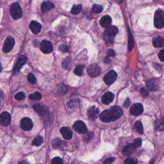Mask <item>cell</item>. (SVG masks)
Segmentation results:
<instances>
[{
  "label": "cell",
  "mask_w": 164,
  "mask_h": 164,
  "mask_svg": "<svg viewBox=\"0 0 164 164\" xmlns=\"http://www.w3.org/2000/svg\"><path fill=\"white\" fill-rule=\"evenodd\" d=\"M123 110L117 106H114L110 109L103 111L100 114V119L104 123H110L119 119L123 116Z\"/></svg>",
  "instance_id": "1"
},
{
  "label": "cell",
  "mask_w": 164,
  "mask_h": 164,
  "mask_svg": "<svg viewBox=\"0 0 164 164\" xmlns=\"http://www.w3.org/2000/svg\"><path fill=\"white\" fill-rule=\"evenodd\" d=\"M154 25L158 29L164 27V12L161 9H158L155 12L154 17Z\"/></svg>",
  "instance_id": "2"
},
{
  "label": "cell",
  "mask_w": 164,
  "mask_h": 164,
  "mask_svg": "<svg viewBox=\"0 0 164 164\" xmlns=\"http://www.w3.org/2000/svg\"><path fill=\"white\" fill-rule=\"evenodd\" d=\"M10 12L12 18L15 20L20 19L22 16V11L20 5L18 3H12L10 8Z\"/></svg>",
  "instance_id": "3"
},
{
  "label": "cell",
  "mask_w": 164,
  "mask_h": 164,
  "mask_svg": "<svg viewBox=\"0 0 164 164\" xmlns=\"http://www.w3.org/2000/svg\"><path fill=\"white\" fill-rule=\"evenodd\" d=\"M15 45V40L14 37L8 36L5 40L3 46V51L4 53H8L12 50Z\"/></svg>",
  "instance_id": "4"
},
{
  "label": "cell",
  "mask_w": 164,
  "mask_h": 164,
  "mask_svg": "<svg viewBox=\"0 0 164 164\" xmlns=\"http://www.w3.org/2000/svg\"><path fill=\"white\" fill-rule=\"evenodd\" d=\"M87 73L92 78L97 77L101 74V68L97 64H92L88 67Z\"/></svg>",
  "instance_id": "5"
},
{
  "label": "cell",
  "mask_w": 164,
  "mask_h": 164,
  "mask_svg": "<svg viewBox=\"0 0 164 164\" xmlns=\"http://www.w3.org/2000/svg\"><path fill=\"white\" fill-rule=\"evenodd\" d=\"M40 49L42 53L45 54L51 53L53 50V46L50 41L44 40L41 42L40 45Z\"/></svg>",
  "instance_id": "6"
},
{
  "label": "cell",
  "mask_w": 164,
  "mask_h": 164,
  "mask_svg": "<svg viewBox=\"0 0 164 164\" xmlns=\"http://www.w3.org/2000/svg\"><path fill=\"white\" fill-rule=\"evenodd\" d=\"M117 74L114 70L110 71L104 77V81L107 85H110L116 80Z\"/></svg>",
  "instance_id": "7"
},
{
  "label": "cell",
  "mask_w": 164,
  "mask_h": 164,
  "mask_svg": "<svg viewBox=\"0 0 164 164\" xmlns=\"http://www.w3.org/2000/svg\"><path fill=\"white\" fill-rule=\"evenodd\" d=\"M73 128L76 132L84 134L87 132V128L85 124L81 121H77L73 124Z\"/></svg>",
  "instance_id": "8"
},
{
  "label": "cell",
  "mask_w": 164,
  "mask_h": 164,
  "mask_svg": "<svg viewBox=\"0 0 164 164\" xmlns=\"http://www.w3.org/2000/svg\"><path fill=\"white\" fill-rule=\"evenodd\" d=\"M144 111V108L142 104L140 103H135L133 104L131 107L130 109V114L134 116H139L142 114Z\"/></svg>",
  "instance_id": "9"
},
{
  "label": "cell",
  "mask_w": 164,
  "mask_h": 164,
  "mask_svg": "<svg viewBox=\"0 0 164 164\" xmlns=\"http://www.w3.org/2000/svg\"><path fill=\"white\" fill-rule=\"evenodd\" d=\"M100 111L96 107L93 106L90 107L87 111V116L88 119L90 121H95L99 116Z\"/></svg>",
  "instance_id": "10"
},
{
  "label": "cell",
  "mask_w": 164,
  "mask_h": 164,
  "mask_svg": "<svg viewBox=\"0 0 164 164\" xmlns=\"http://www.w3.org/2000/svg\"><path fill=\"white\" fill-rule=\"evenodd\" d=\"M20 126L22 130L24 131H30L32 129L34 124H33L32 121L29 118L25 117L21 119Z\"/></svg>",
  "instance_id": "11"
},
{
  "label": "cell",
  "mask_w": 164,
  "mask_h": 164,
  "mask_svg": "<svg viewBox=\"0 0 164 164\" xmlns=\"http://www.w3.org/2000/svg\"><path fill=\"white\" fill-rule=\"evenodd\" d=\"M11 122V116L7 111H4V112L0 114V124L4 126H8Z\"/></svg>",
  "instance_id": "12"
},
{
  "label": "cell",
  "mask_w": 164,
  "mask_h": 164,
  "mask_svg": "<svg viewBox=\"0 0 164 164\" xmlns=\"http://www.w3.org/2000/svg\"><path fill=\"white\" fill-rule=\"evenodd\" d=\"M119 30L116 27L114 26H110L108 28H107L105 32H104V37L108 38H114Z\"/></svg>",
  "instance_id": "13"
},
{
  "label": "cell",
  "mask_w": 164,
  "mask_h": 164,
  "mask_svg": "<svg viewBox=\"0 0 164 164\" xmlns=\"http://www.w3.org/2000/svg\"><path fill=\"white\" fill-rule=\"evenodd\" d=\"M27 58L25 56H21V57H19L17 63L15 64V66L14 67V73H18L19 71L21 70L22 67L27 63Z\"/></svg>",
  "instance_id": "14"
},
{
  "label": "cell",
  "mask_w": 164,
  "mask_h": 164,
  "mask_svg": "<svg viewBox=\"0 0 164 164\" xmlns=\"http://www.w3.org/2000/svg\"><path fill=\"white\" fill-rule=\"evenodd\" d=\"M146 85L151 91H156L159 89V82L156 79H150L146 82Z\"/></svg>",
  "instance_id": "15"
},
{
  "label": "cell",
  "mask_w": 164,
  "mask_h": 164,
  "mask_svg": "<svg viewBox=\"0 0 164 164\" xmlns=\"http://www.w3.org/2000/svg\"><path fill=\"white\" fill-rule=\"evenodd\" d=\"M114 94L111 92H107L101 97V101L104 104H109L114 100Z\"/></svg>",
  "instance_id": "16"
},
{
  "label": "cell",
  "mask_w": 164,
  "mask_h": 164,
  "mask_svg": "<svg viewBox=\"0 0 164 164\" xmlns=\"http://www.w3.org/2000/svg\"><path fill=\"white\" fill-rule=\"evenodd\" d=\"M33 108H34V110L35 111H37V112L41 116H44L45 115H46L48 112L47 107L44 106L43 104H35Z\"/></svg>",
  "instance_id": "17"
},
{
  "label": "cell",
  "mask_w": 164,
  "mask_h": 164,
  "mask_svg": "<svg viewBox=\"0 0 164 164\" xmlns=\"http://www.w3.org/2000/svg\"><path fill=\"white\" fill-rule=\"evenodd\" d=\"M29 28H30L33 34H38L39 33H40L41 30L42 26L40 23H39L38 22L35 21H32L30 22V24H29Z\"/></svg>",
  "instance_id": "18"
},
{
  "label": "cell",
  "mask_w": 164,
  "mask_h": 164,
  "mask_svg": "<svg viewBox=\"0 0 164 164\" xmlns=\"http://www.w3.org/2000/svg\"><path fill=\"white\" fill-rule=\"evenodd\" d=\"M60 133L64 139L66 140H70L73 137V133L71 129L67 127H63L60 129Z\"/></svg>",
  "instance_id": "19"
},
{
  "label": "cell",
  "mask_w": 164,
  "mask_h": 164,
  "mask_svg": "<svg viewBox=\"0 0 164 164\" xmlns=\"http://www.w3.org/2000/svg\"><path fill=\"white\" fill-rule=\"evenodd\" d=\"M111 23V18L109 15H104L100 19V25L103 28H108Z\"/></svg>",
  "instance_id": "20"
},
{
  "label": "cell",
  "mask_w": 164,
  "mask_h": 164,
  "mask_svg": "<svg viewBox=\"0 0 164 164\" xmlns=\"http://www.w3.org/2000/svg\"><path fill=\"white\" fill-rule=\"evenodd\" d=\"M54 8V4L51 1H44L41 5L42 12H48Z\"/></svg>",
  "instance_id": "21"
},
{
  "label": "cell",
  "mask_w": 164,
  "mask_h": 164,
  "mask_svg": "<svg viewBox=\"0 0 164 164\" xmlns=\"http://www.w3.org/2000/svg\"><path fill=\"white\" fill-rule=\"evenodd\" d=\"M135 147L133 144H130L124 147L123 151V154L124 156H130L135 151Z\"/></svg>",
  "instance_id": "22"
},
{
  "label": "cell",
  "mask_w": 164,
  "mask_h": 164,
  "mask_svg": "<svg viewBox=\"0 0 164 164\" xmlns=\"http://www.w3.org/2000/svg\"><path fill=\"white\" fill-rule=\"evenodd\" d=\"M153 46L156 48H162L164 46V39L161 37H157L153 39Z\"/></svg>",
  "instance_id": "23"
},
{
  "label": "cell",
  "mask_w": 164,
  "mask_h": 164,
  "mask_svg": "<svg viewBox=\"0 0 164 164\" xmlns=\"http://www.w3.org/2000/svg\"><path fill=\"white\" fill-rule=\"evenodd\" d=\"M155 128L156 130L158 131H163L164 130V119L163 118H161L158 120H157L155 124Z\"/></svg>",
  "instance_id": "24"
},
{
  "label": "cell",
  "mask_w": 164,
  "mask_h": 164,
  "mask_svg": "<svg viewBox=\"0 0 164 164\" xmlns=\"http://www.w3.org/2000/svg\"><path fill=\"white\" fill-rule=\"evenodd\" d=\"M65 144L66 143L59 139H55L53 141V146L55 148H60V147H64Z\"/></svg>",
  "instance_id": "25"
},
{
  "label": "cell",
  "mask_w": 164,
  "mask_h": 164,
  "mask_svg": "<svg viewBox=\"0 0 164 164\" xmlns=\"http://www.w3.org/2000/svg\"><path fill=\"white\" fill-rule=\"evenodd\" d=\"M133 37L132 35V32L130 29H128V50L131 51L133 49Z\"/></svg>",
  "instance_id": "26"
},
{
  "label": "cell",
  "mask_w": 164,
  "mask_h": 164,
  "mask_svg": "<svg viewBox=\"0 0 164 164\" xmlns=\"http://www.w3.org/2000/svg\"><path fill=\"white\" fill-rule=\"evenodd\" d=\"M29 98L32 100L39 101L42 99V94L39 92H35L34 94L29 95Z\"/></svg>",
  "instance_id": "27"
},
{
  "label": "cell",
  "mask_w": 164,
  "mask_h": 164,
  "mask_svg": "<svg viewBox=\"0 0 164 164\" xmlns=\"http://www.w3.org/2000/svg\"><path fill=\"white\" fill-rule=\"evenodd\" d=\"M135 129L137 131V133L139 134H143L144 133V129L142 123L140 121H137L135 124Z\"/></svg>",
  "instance_id": "28"
},
{
  "label": "cell",
  "mask_w": 164,
  "mask_h": 164,
  "mask_svg": "<svg viewBox=\"0 0 164 164\" xmlns=\"http://www.w3.org/2000/svg\"><path fill=\"white\" fill-rule=\"evenodd\" d=\"M84 69V65H78L77 67H76L74 71V74L77 75V76H81L83 75V71Z\"/></svg>",
  "instance_id": "29"
},
{
  "label": "cell",
  "mask_w": 164,
  "mask_h": 164,
  "mask_svg": "<svg viewBox=\"0 0 164 164\" xmlns=\"http://www.w3.org/2000/svg\"><path fill=\"white\" fill-rule=\"evenodd\" d=\"M43 142V138L41 136H37L35 137L32 142V144L35 146H39Z\"/></svg>",
  "instance_id": "30"
},
{
  "label": "cell",
  "mask_w": 164,
  "mask_h": 164,
  "mask_svg": "<svg viewBox=\"0 0 164 164\" xmlns=\"http://www.w3.org/2000/svg\"><path fill=\"white\" fill-rule=\"evenodd\" d=\"M81 11V5H75L71 8V13L75 15L80 14Z\"/></svg>",
  "instance_id": "31"
},
{
  "label": "cell",
  "mask_w": 164,
  "mask_h": 164,
  "mask_svg": "<svg viewBox=\"0 0 164 164\" xmlns=\"http://www.w3.org/2000/svg\"><path fill=\"white\" fill-rule=\"evenodd\" d=\"M103 8L101 5H94L93 6V12L95 14H100L103 11Z\"/></svg>",
  "instance_id": "32"
},
{
  "label": "cell",
  "mask_w": 164,
  "mask_h": 164,
  "mask_svg": "<svg viewBox=\"0 0 164 164\" xmlns=\"http://www.w3.org/2000/svg\"><path fill=\"white\" fill-rule=\"evenodd\" d=\"M27 79H28V81L30 83H32V84L35 83V82H36V78H35L34 75L32 73H29V74H28Z\"/></svg>",
  "instance_id": "33"
},
{
  "label": "cell",
  "mask_w": 164,
  "mask_h": 164,
  "mask_svg": "<svg viewBox=\"0 0 164 164\" xmlns=\"http://www.w3.org/2000/svg\"><path fill=\"white\" fill-rule=\"evenodd\" d=\"M25 97H26V95L25 94V93H21H21H18V94H16L15 96V100L18 101H21V100H24Z\"/></svg>",
  "instance_id": "34"
},
{
  "label": "cell",
  "mask_w": 164,
  "mask_h": 164,
  "mask_svg": "<svg viewBox=\"0 0 164 164\" xmlns=\"http://www.w3.org/2000/svg\"><path fill=\"white\" fill-rule=\"evenodd\" d=\"M51 164H63V160L60 157H55L51 160Z\"/></svg>",
  "instance_id": "35"
},
{
  "label": "cell",
  "mask_w": 164,
  "mask_h": 164,
  "mask_svg": "<svg viewBox=\"0 0 164 164\" xmlns=\"http://www.w3.org/2000/svg\"><path fill=\"white\" fill-rule=\"evenodd\" d=\"M142 140L140 138H137L135 140H134V142H133V145L135 147H139L142 145Z\"/></svg>",
  "instance_id": "36"
},
{
  "label": "cell",
  "mask_w": 164,
  "mask_h": 164,
  "mask_svg": "<svg viewBox=\"0 0 164 164\" xmlns=\"http://www.w3.org/2000/svg\"><path fill=\"white\" fill-rule=\"evenodd\" d=\"M124 163L125 164H138V162L135 159L128 158L126 159L125 161H124Z\"/></svg>",
  "instance_id": "37"
},
{
  "label": "cell",
  "mask_w": 164,
  "mask_h": 164,
  "mask_svg": "<svg viewBox=\"0 0 164 164\" xmlns=\"http://www.w3.org/2000/svg\"><path fill=\"white\" fill-rule=\"evenodd\" d=\"M59 50H60L61 51L64 52V53H65V52H67L69 51V47L66 45L62 44L59 46Z\"/></svg>",
  "instance_id": "38"
},
{
  "label": "cell",
  "mask_w": 164,
  "mask_h": 164,
  "mask_svg": "<svg viewBox=\"0 0 164 164\" xmlns=\"http://www.w3.org/2000/svg\"><path fill=\"white\" fill-rule=\"evenodd\" d=\"M67 89L66 87L64 86V85H62L61 87H60L58 88V93H60V94H65L67 92Z\"/></svg>",
  "instance_id": "39"
},
{
  "label": "cell",
  "mask_w": 164,
  "mask_h": 164,
  "mask_svg": "<svg viewBox=\"0 0 164 164\" xmlns=\"http://www.w3.org/2000/svg\"><path fill=\"white\" fill-rule=\"evenodd\" d=\"M116 56V53L113 50H109L107 52V57H114Z\"/></svg>",
  "instance_id": "40"
},
{
  "label": "cell",
  "mask_w": 164,
  "mask_h": 164,
  "mask_svg": "<svg viewBox=\"0 0 164 164\" xmlns=\"http://www.w3.org/2000/svg\"><path fill=\"white\" fill-rule=\"evenodd\" d=\"M115 160V158H109L105 160L103 162V164H111Z\"/></svg>",
  "instance_id": "41"
},
{
  "label": "cell",
  "mask_w": 164,
  "mask_h": 164,
  "mask_svg": "<svg viewBox=\"0 0 164 164\" xmlns=\"http://www.w3.org/2000/svg\"><path fill=\"white\" fill-rule=\"evenodd\" d=\"M158 58L161 61H164V50H162L159 52Z\"/></svg>",
  "instance_id": "42"
},
{
  "label": "cell",
  "mask_w": 164,
  "mask_h": 164,
  "mask_svg": "<svg viewBox=\"0 0 164 164\" xmlns=\"http://www.w3.org/2000/svg\"><path fill=\"white\" fill-rule=\"evenodd\" d=\"M140 93L142 94V95L144 97H147L149 95V93H147V91L146 89H144V88H142L140 89Z\"/></svg>",
  "instance_id": "43"
},
{
  "label": "cell",
  "mask_w": 164,
  "mask_h": 164,
  "mask_svg": "<svg viewBox=\"0 0 164 164\" xmlns=\"http://www.w3.org/2000/svg\"><path fill=\"white\" fill-rule=\"evenodd\" d=\"M130 104H131V101H130V100L129 99V98H127V99L126 100V101H124V103L123 106H124V107H125V108H128V107H130Z\"/></svg>",
  "instance_id": "44"
},
{
  "label": "cell",
  "mask_w": 164,
  "mask_h": 164,
  "mask_svg": "<svg viewBox=\"0 0 164 164\" xmlns=\"http://www.w3.org/2000/svg\"><path fill=\"white\" fill-rule=\"evenodd\" d=\"M155 69L158 72V73H160V72L162 71V68L161 67V65H160L158 64H155Z\"/></svg>",
  "instance_id": "45"
},
{
  "label": "cell",
  "mask_w": 164,
  "mask_h": 164,
  "mask_svg": "<svg viewBox=\"0 0 164 164\" xmlns=\"http://www.w3.org/2000/svg\"><path fill=\"white\" fill-rule=\"evenodd\" d=\"M110 62V59L109 58V57H107L105 58H104V63L106 64H109Z\"/></svg>",
  "instance_id": "46"
},
{
  "label": "cell",
  "mask_w": 164,
  "mask_h": 164,
  "mask_svg": "<svg viewBox=\"0 0 164 164\" xmlns=\"http://www.w3.org/2000/svg\"><path fill=\"white\" fill-rule=\"evenodd\" d=\"M19 164H29V163L27 161H25V160H23V161L19 162Z\"/></svg>",
  "instance_id": "47"
},
{
  "label": "cell",
  "mask_w": 164,
  "mask_h": 164,
  "mask_svg": "<svg viewBox=\"0 0 164 164\" xmlns=\"http://www.w3.org/2000/svg\"><path fill=\"white\" fill-rule=\"evenodd\" d=\"M3 69V67H2V65L1 64V62H0V72H1Z\"/></svg>",
  "instance_id": "48"
},
{
  "label": "cell",
  "mask_w": 164,
  "mask_h": 164,
  "mask_svg": "<svg viewBox=\"0 0 164 164\" xmlns=\"http://www.w3.org/2000/svg\"><path fill=\"white\" fill-rule=\"evenodd\" d=\"M153 160H152V161L150 162V163H149V164H153Z\"/></svg>",
  "instance_id": "49"
}]
</instances>
